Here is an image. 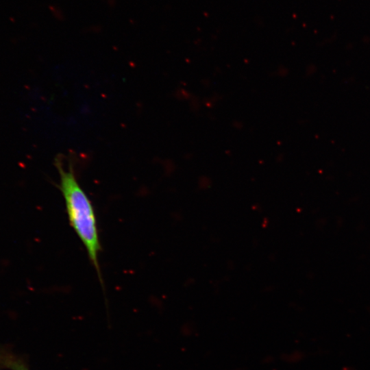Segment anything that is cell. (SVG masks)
Masks as SVG:
<instances>
[{"label":"cell","mask_w":370,"mask_h":370,"mask_svg":"<svg viewBox=\"0 0 370 370\" xmlns=\"http://www.w3.org/2000/svg\"><path fill=\"white\" fill-rule=\"evenodd\" d=\"M56 166L60 174V189L69 223L84 245L88 258L102 282L99 263L101 245L92 203L77 182L72 164L70 163L66 169L57 158Z\"/></svg>","instance_id":"6da1fadb"},{"label":"cell","mask_w":370,"mask_h":370,"mask_svg":"<svg viewBox=\"0 0 370 370\" xmlns=\"http://www.w3.org/2000/svg\"><path fill=\"white\" fill-rule=\"evenodd\" d=\"M0 367L11 370H28L23 360L2 350H0Z\"/></svg>","instance_id":"7a4b0ae2"}]
</instances>
